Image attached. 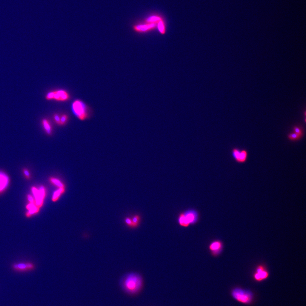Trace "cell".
<instances>
[{
	"label": "cell",
	"mask_w": 306,
	"mask_h": 306,
	"mask_svg": "<svg viewBox=\"0 0 306 306\" xmlns=\"http://www.w3.org/2000/svg\"><path fill=\"white\" fill-rule=\"evenodd\" d=\"M143 286V279L138 273H129L121 281L122 290L129 295L137 294L142 290Z\"/></svg>",
	"instance_id": "obj_1"
},
{
	"label": "cell",
	"mask_w": 306,
	"mask_h": 306,
	"mask_svg": "<svg viewBox=\"0 0 306 306\" xmlns=\"http://www.w3.org/2000/svg\"><path fill=\"white\" fill-rule=\"evenodd\" d=\"M231 295L235 300L244 305H250L254 300V294L251 291L241 288H234L231 290Z\"/></svg>",
	"instance_id": "obj_2"
},
{
	"label": "cell",
	"mask_w": 306,
	"mask_h": 306,
	"mask_svg": "<svg viewBox=\"0 0 306 306\" xmlns=\"http://www.w3.org/2000/svg\"><path fill=\"white\" fill-rule=\"evenodd\" d=\"M72 109L75 115L80 120H85L88 116L87 106L81 100H75L72 104Z\"/></svg>",
	"instance_id": "obj_3"
},
{
	"label": "cell",
	"mask_w": 306,
	"mask_h": 306,
	"mask_svg": "<svg viewBox=\"0 0 306 306\" xmlns=\"http://www.w3.org/2000/svg\"><path fill=\"white\" fill-rule=\"evenodd\" d=\"M47 100H55L59 102H65L70 99L69 93L64 90H59L49 92L46 95Z\"/></svg>",
	"instance_id": "obj_4"
},
{
	"label": "cell",
	"mask_w": 306,
	"mask_h": 306,
	"mask_svg": "<svg viewBox=\"0 0 306 306\" xmlns=\"http://www.w3.org/2000/svg\"><path fill=\"white\" fill-rule=\"evenodd\" d=\"M269 276V273L263 265H259L254 273L253 277L255 281L262 282L267 279Z\"/></svg>",
	"instance_id": "obj_5"
},
{
	"label": "cell",
	"mask_w": 306,
	"mask_h": 306,
	"mask_svg": "<svg viewBox=\"0 0 306 306\" xmlns=\"http://www.w3.org/2000/svg\"><path fill=\"white\" fill-rule=\"evenodd\" d=\"M32 190L35 197L36 204L37 207H40L43 204L46 195V189L44 186L40 187L39 189H37L34 187H32Z\"/></svg>",
	"instance_id": "obj_6"
},
{
	"label": "cell",
	"mask_w": 306,
	"mask_h": 306,
	"mask_svg": "<svg viewBox=\"0 0 306 306\" xmlns=\"http://www.w3.org/2000/svg\"><path fill=\"white\" fill-rule=\"evenodd\" d=\"M248 155L247 151L246 149L240 150L239 148H233L232 150V156L238 163H245L247 160Z\"/></svg>",
	"instance_id": "obj_7"
},
{
	"label": "cell",
	"mask_w": 306,
	"mask_h": 306,
	"mask_svg": "<svg viewBox=\"0 0 306 306\" xmlns=\"http://www.w3.org/2000/svg\"><path fill=\"white\" fill-rule=\"evenodd\" d=\"M223 245L221 241L216 240L212 242L208 246L209 250L212 256L216 257L222 252Z\"/></svg>",
	"instance_id": "obj_8"
},
{
	"label": "cell",
	"mask_w": 306,
	"mask_h": 306,
	"mask_svg": "<svg viewBox=\"0 0 306 306\" xmlns=\"http://www.w3.org/2000/svg\"><path fill=\"white\" fill-rule=\"evenodd\" d=\"M184 216L187 223L190 225L195 224L199 219V214L197 210L189 209L183 212Z\"/></svg>",
	"instance_id": "obj_9"
},
{
	"label": "cell",
	"mask_w": 306,
	"mask_h": 306,
	"mask_svg": "<svg viewBox=\"0 0 306 306\" xmlns=\"http://www.w3.org/2000/svg\"><path fill=\"white\" fill-rule=\"evenodd\" d=\"M13 268L14 269L19 271H25L33 269L34 268V265L31 263H19L14 265Z\"/></svg>",
	"instance_id": "obj_10"
},
{
	"label": "cell",
	"mask_w": 306,
	"mask_h": 306,
	"mask_svg": "<svg viewBox=\"0 0 306 306\" xmlns=\"http://www.w3.org/2000/svg\"><path fill=\"white\" fill-rule=\"evenodd\" d=\"M9 178L4 173L0 172V192L3 191L7 186Z\"/></svg>",
	"instance_id": "obj_11"
},
{
	"label": "cell",
	"mask_w": 306,
	"mask_h": 306,
	"mask_svg": "<svg viewBox=\"0 0 306 306\" xmlns=\"http://www.w3.org/2000/svg\"><path fill=\"white\" fill-rule=\"evenodd\" d=\"M177 221H178L179 224L182 227H187L190 226V224L186 221L183 212L179 213V215L178 218H177Z\"/></svg>",
	"instance_id": "obj_12"
},
{
	"label": "cell",
	"mask_w": 306,
	"mask_h": 306,
	"mask_svg": "<svg viewBox=\"0 0 306 306\" xmlns=\"http://www.w3.org/2000/svg\"><path fill=\"white\" fill-rule=\"evenodd\" d=\"M27 208L29 210L27 213L28 216L37 213L39 210V207L37 206L35 203H30L27 205Z\"/></svg>",
	"instance_id": "obj_13"
},
{
	"label": "cell",
	"mask_w": 306,
	"mask_h": 306,
	"mask_svg": "<svg viewBox=\"0 0 306 306\" xmlns=\"http://www.w3.org/2000/svg\"><path fill=\"white\" fill-rule=\"evenodd\" d=\"M65 192V187H61L59 188V189L56 190V191L53 193L52 200L53 201L56 202L59 199V198L61 196L63 193Z\"/></svg>",
	"instance_id": "obj_14"
},
{
	"label": "cell",
	"mask_w": 306,
	"mask_h": 306,
	"mask_svg": "<svg viewBox=\"0 0 306 306\" xmlns=\"http://www.w3.org/2000/svg\"><path fill=\"white\" fill-rule=\"evenodd\" d=\"M132 223H133V228H136L140 224L141 221V217L139 215H134L131 218Z\"/></svg>",
	"instance_id": "obj_15"
},
{
	"label": "cell",
	"mask_w": 306,
	"mask_h": 306,
	"mask_svg": "<svg viewBox=\"0 0 306 306\" xmlns=\"http://www.w3.org/2000/svg\"><path fill=\"white\" fill-rule=\"evenodd\" d=\"M287 138L290 141L295 142L300 140L302 137L293 132L288 134Z\"/></svg>",
	"instance_id": "obj_16"
},
{
	"label": "cell",
	"mask_w": 306,
	"mask_h": 306,
	"mask_svg": "<svg viewBox=\"0 0 306 306\" xmlns=\"http://www.w3.org/2000/svg\"><path fill=\"white\" fill-rule=\"evenodd\" d=\"M50 181L51 182V183L53 184L54 185H56V186H57L59 188L65 187V185H64V183L60 179H58L52 177V178L50 179Z\"/></svg>",
	"instance_id": "obj_17"
},
{
	"label": "cell",
	"mask_w": 306,
	"mask_h": 306,
	"mask_svg": "<svg viewBox=\"0 0 306 306\" xmlns=\"http://www.w3.org/2000/svg\"><path fill=\"white\" fill-rule=\"evenodd\" d=\"M43 126L48 134H50L52 133V127L49 121L46 119H44L42 121Z\"/></svg>",
	"instance_id": "obj_18"
},
{
	"label": "cell",
	"mask_w": 306,
	"mask_h": 306,
	"mask_svg": "<svg viewBox=\"0 0 306 306\" xmlns=\"http://www.w3.org/2000/svg\"><path fill=\"white\" fill-rule=\"evenodd\" d=\"M293 132H294L296 134H298V135H300L302 137H303L304 136V130L301 126L295 125V126L293 127Z\"/></svg>",
	"instance_id": "obj_19"
},
{
	"label": "cell",
	"mask_w": 306,
	"mask_h": 306,
	"mask_svg": "<svg viewBox=\"0 0 306 306\" xmlns=\"http://www.w3.org/2000/svg\"><path fill=\"white\" fill-rule=\"evenodd\" d=\"M155 26L154 24L149 25H140V26H136L135 27L136 30L137 31H146L148 29L153 27Z\"/></svg>",
	"instance_id": "obj_20"
},
{
	"label": "cell",
	"mask_w": 306,
	"mask_h": 306,
	"mask_svg": "<svg viewBox=\"0 0 306 306\" xmlns=\"http://www.w3.org/2000/svg\"><path fill=\"white\" fill-rule=\"evenodd\" d=\"M68 117L66 114H63L61 117V125L66 124L68 121Z\"/></svg>",
	"instance_id": "obj_21"
},
{
	"label": "cell",
	"mask_w": 306,
	"mask_h": 306,
	"mask_svg": "<svg viewBox=\"0 0 306 306\" xmlns=\"http://www.w3.org/2000/svg\"><path fill=\"white\" fill-rule=\"evenodd\" d=\"M125 224H127L128 226L130 227H132L133 228V223H132V219H131V218L130 217H127L125 218Z\"/></svg>",
	"instance_id": "obj_22"
},
{
	"label": "cell",
	"mask_w": 306,
	"mask_h": 306,
	"mask_svg": "<svg viewBox=\"0 0 306 306\" xmlns=\"http://www.w3.org/2000/svg\"><path fill=\"white\" fill-rule=\"evenodd\" d=\"M54 118L56 123L59 125H61V117L58 114H55L54 115Z\"/></svg>",
	"instance_id": "obj_23"
},
{
	"label": "cell",
	"mask_w": 306,
	"mask_h": 306,
	"mask_svg": "<svg viewBox=\"0 0 306 306\" xmlns=\"http://www.w3.org/2000/svg\"><path fill=\"white\" fill-rule=\"evenodd\" d=\"M158 28H159V30L161 33H164V26H163V23L161 21L159 23V24H158Z\"/></svg>",
	"instance_id": "obj_24"
},
{
	"label": "cell",
	"mask_w": 306,
	"mask_h": 306,
	"mask_svg": "<svg viewBox=\"0 0 306 306\" xmlns=\"http://www.w3.org/2000/svg\"><path fill=\"white\" fill-rule=\"evenodd\" d=\"M159 20H160V19H159V18H158V17L153 16L149 18V19H147V21L150 22L155 21H157Z\"/></svg>",
	"instance_id": "obj_25"
},
{
	"label": "cell",
	"mask_w": 306,
	"mask_h": 306,
	"mask_svg": "<svg viewBox=\"0 0 306 306\" xmlns=\"http://www.w3.org/2000/svg\"><path fill=\"white\" fill-rule=\"evenodd\" d=\"M23 171H24V175L25 176H26V177H27V178L28 179L30 178V172H29V171H28L27 169H24V170H23Z\"/></svg>",
	"instance_id": "obj_26"
},
{
	"label": "cell",
	"mask_w": 306,
	"mask_h": 306,
	"mask_svg": "<svg viewBox=\"0 0 306 306\" xmlns=\"http://www.w3.org/2000/svg\"><path fill=\"white\" fill-rule=\"evenodd\" d=\"M28 200L30 203H35V199L34 198L30 195H28Z\"/></svg>",
	"instance_id": "obj_27"
}]
</instances>
